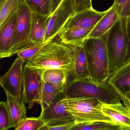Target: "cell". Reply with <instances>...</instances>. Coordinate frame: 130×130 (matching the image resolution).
<instances>
[{
  "instance_id": "obj_7",
  "label": "cell",
  "mask_w": 130,
  "mask_h": 130,
  "mask_svg": "<svg viewBox=\"0 0 130 130\" xmlns=\"http://www.w3.org/2000/svg\"><path fill=\"white\" fill-rule=\"evenodd\" d=\"M67 97L64 91L57 95L51 104L43 111L39 117L45 126H55L75 121L67 109Z\"/></svg>"
},
{
  "instance_id": "obj_32",
  "label": "cell",
  "mask_w": 130,
  "mask_h": 130,
  "mask_svg": "<svg viewBox=\"0 0 130 130\" xmlns=\"http://www.w3.org/2000/svg\"><path fill=\"white\" fill-rule=\"evenodd\" d=\"M62 0H51L52 14L59 6Z\"/></svg>"
},
{
  "instance_id": "obj_27",
  "label": "cell",
  "mask_w": 130,
  "mask_h": 130,
  "mask_svg": "<svg viewBox=\"0 0 130 130\" xmlns=\"http://www.w3.org/2000/svg\"><path fill=\"white\" fill-rule=\"evenodd\" d=\"M50 41L51 40L26 47L17 53L18 57L23 60L24 63L27 62L33 58L40 50Z\"/></svg>"
},
{
  "instance_id": "obj_13",
  "label": "cell",
  "mask_w": 130,
  "mask_h": 130,
  "mask_svg": "<svg viewBox=\"0 0 130 130\" xmlns=\"http://www.w3.org/2000/svg\"><path fill=\"white\" fill-rule=\"evenodd\" d=\"M102 111L113 124L122 127L124 130H130V110L123 103H102Z\"/></svg>"
},
{
  "instance_id": "obj_23",
  "label": "cell",
  "mask_w": 130,
  "mask_h": 130,
  "mask_svg": "<svg viewBox=\"0 0 130 130\" xmlns=\"http://www.w3.org/2000/svg\"><path fill=\"white\" fill-rule=\"evenodd\" d=\"M123 130V128L118 125L104 122H97L90 124H76L71 130Z\"/></svg>"
},
{
  "instance_id": "obj_34",
  "label": "cell",
  "mask_w": 130,
  "mask_h": 130,
  "mask_svg": "<svg viewBox=\"0 0 130 130\" xmlns=\"http://www.w3.org/2000/svg\"><path fill=\"white\" fill-rule=\"evenodd\" d=\"M123 95H124L125 97H126L128 98L130 100V92H129V93H127V94Z\"/></svg>"
},
{
  "instance_id": "obj_30",
  "label": "cell",
  "mask_w": 130,
  "mask_h": 130,
  "mask_svg": "<svg viewBox=\"0 0 130 130\" xmlns=\"http://www.w3.org/2000/svg\"><path fill=\"white\" fill-rule=\"evenodd\" d=\"M76 125L75 121L55 126H45L40 130H71Z\"/></svg>"
},
{
  "instance_id": "obj_3",
  "label": "cell",
  "mask_w": 130,
  "mask_h": 130,
  "mask_svg": "<svg viewBox=\"0 0 130 130\" xmlns=\"http://www.w3.org/2000/svg\"><path fill=\"white\" fill-rule=\"evenodd\" d=\"M64 91L67 98H90L104 104H117L123 99L122 95L107 82L100 84L90 79H73L68 82Z\"/></svg>"
},
{
  "instance_id": "obj_10",
  "label": "cell",
  "mask_w": 130,
  "mask_h": 130,
  "mask_svg": "<svg viewBox=\"0 0 130 130\" xmlns=\"http://www.w3.org/2000/svg\"><path fill=\"white\" fill-rule=\"evenodd\" d=\"M74 14L71 0H62L59 6L51 15L44 41L53 40L58 35L68 19Z\"/></svg>"
},
{
  "instance_id": "obj_29",
  "label": "cell",
  "mask_w": 130,
  "mask_h": 130,
  "mask_svg": "<svg viewBox=\"0 0 130 130\" xmlns=\"http://www.w3.org/2000/svg\"><path fill=\"white\" fill-rule=\"evenodd\" d=\"M118 5L120 17L130 16V0H114Z\"/></svg>"
},
{
  "instance_id": "obj_15",
  "label": "cell",
  "mask_w": 130,
  "mask_h": 130,
  "mask_svg": "<svg viewBox=\"0 0 130 130\" xmlns=\"http://www.w3.org/2000/svg\"><path fill=\"white\" fill-rule=\"evenodd\" d=\"M120 17L118 5L114 2L92 30L88 37H99L103 36L116 25Z\"/></svg>"
},
{
  "instance_id": "obj_11",
  "label": "cell",
  "mask_w": 130,
  "mask_h": 130,
  "mask_svg": "<svg viewBox=\"0 0 130 130\" xmlns=\"http://www.w3.org/2000/svg\"><path fill=\"white\" fill-rule=\"evenodd\" d=\"M18 7L0 27V59L13 55L11 47L16 30Z\"/></svg>"
},
{
  "instance_id": "obj_1",
  "label": "cell",
  "mask_w": 130,
  "mask_h": 130,
  "mask_svg": "<svg viewBox=\"0 0 130 130\" xmlns=\"http://www.w3.org/2000/svg\"><path fill=\"white\" fill-rule=\"evenodd\" d=\"M110 31L99 37H88L83 44L91 79L96 83H106L110 75L107 46Z\"/></svg>"
},
{
  "instance_id": "obj_4",
  "label": "cell",
  "mask_w": 130,
  "mask_h": 130,
  "mask_svg": "<svg viewBox=\"0 0 130 130\" xmlns=\"http://www.w3.org/2000/svg\"><path fill=\"white\" fill-rule=\"evenodd\" d=\"M102 104L95 98L85 97L67 98V109L74 118L76 124L97 122L113 124L111 120L102 112Z\"/></svg>"
},
{
  "instance_id": "obj_19",
  "label": "cell",
  "mask_w": 130,
  "mask_h": 130,
  "mask_svg": "<svg viewBox=\"0 0 130 130\" xmlns=\"http://www.w3.org/2000/svg\"><path fill=\"white\" fill-rule=\"evenodd\" d=\"M8 108L11 116L13 128H17L23 118L26 117V109L22 98L13 97L6 93Z\"/></svg>"
},
{
  "instance_id": "obj_18",
  "label": "cell",
  "mask_w": 130,
  "mask_h": 130,
  "mask_svg": "<svg viewBox=\"0 0 130 130\" xmlns=\"http://www.w3.org/2000/svg\"><path fill=\"white\" fill-rule=\"evenodd\" d=\"M94 27L69 28L61 31L58 35L61 43L68 46L82 45Z\"/></svg>"
},
{
  "instance_id": "obj_25",
  "label": "cell",
  "mask_w": 130,
  "mask_h": 130,
  "mask_svg": "<svg viewBox=\"0 0 130 130\" xmlns=\"http://www.w3.org/2000/svg\"><path fill=\"white\" fill-rule=\"evenodd\" d=\"M45 126L44 122L39 117H26L23 118L15 130H41Z\"/></svg>"
},
{
  "instance_id": "obj_35",
  "label": "cell",
  "mask_w": 130,
  "mask_h": 130,
  "mask_svg": "<svg viewBox=\"0 0 130 130\" xmlns=\"http://www.w3.org/2000/svg\"><path fill=\"white\" fill-rule=\"evenodd\" d=\"M4 0H0V4L3 2Z\"/></svg>"
},
{
  "instance_id": "obj_24",
  "label": "cell",
  "mask_w": 130,
  "mask_h": 130,
  "mask_svg": "<svg viewBox=\"0 0 130 130\" xmlns=\"http://www.w3.org/2000/svg\"><path fill=\"white\" fill-rule=\"evenodd\" d=\"M23 0H4L0 4V27Z\"/></svg>"
},
{
  "instance_id": "obj_17",
  "label": "cell",
  "mask_w": 130,
  "mask_h": 130,
  "mask_svg": "<svg viewBox=\"0 0 130 130\" xmlns=\"http://www.w3.org/2000/svg\"><path fill=\"white\" fill-rule=\"evenodd\" d=\"M73 55V68L69 75L73 79H91L87 59L83 46H69Z\"/></svg>"
},
{
  "instance_id": "obj_8",
  "label": "cell",
  "mask_w": 130,
  "mask_h": 130,
  "mask_svg": "<svg viewBox=\"0 0 130 130\" xmlns=\"http://www.w3.org/2000/svg\"><path fill=\"white\" fill-rule=\"evenodd\" d=\"M43 70L34 68L25 64L23 67V91L21 98L28 108L31 109L38 103L42 86Z\"/></svg>"
},
{
  "instance_id": "obj_9",
  "label": "cell",
  "mask_w": 130,
  "mask_h": 130,
  "mask_svg": "<svg viewBox=\"0 0 130 130\" xmlns=\"http://www.w3.org/2000/svg\"><path fill=\"white\" fill-rule=\"evenodd\" d=\"M24 63L17 57L8 71L0 78V85L5 92L18 98H22Z\"/></svg>"
},
{
  "instance_id": "obj_22",
  "label": "cell",
  "mask_w": 130,
  "mask_h": 130,
  "mask_svg": "<svg viewBox=\"0 0 130 130\" xmlns=\"http://www.w3.org/2000/svg\"><path fill=\"white\" fill-rule=\"evenodd\" d=\"M32 12L43 15H52L51 0H24Z\"/></svg>"
},
{
  "instance_id": "obj_33",
  "label": "cell",
  "mask_w": 130,
  "mask_h": 130,
  "mask_svg": "<svg viewBox=\"0 0 130 130\" xmlns=\"http://www.w3.org/2000/svg\"><path fill=\"white\" fill-rule=\"evenodd\" d=\"M123 99L122 101L123 104L129 108L130 110V100L128 98L125 97L124 95H123Z\"/></svg>"
},
{
  "instance_id": "obj_6",
  "label": "cell",
  "mask_w": 130,
  "mask_h": 130,
  "mask_svg": "<svg viewBox=\"0 0 130 130\" xmlns=\"http://www.w3.org/2000/svg\"><path fill=\"white\" fill-rule=\"evenodd\" d=\"M31 11L24 0L18 7V18L11 50L13 55L29 46V35L31 26Z\"/></svg>"
},
{
  "instance_id": "obj_21",
  "label": "cell",
  "mask_w": 130,
  "mask_h": 130,
  "mask_svg": "<svg viewBox=\"0 0 130 130\" xmlns=\"http://www.w3.org/2000/svg\"><path fill=\"white\" fill-rule=\"evenodd\" d=\"M62 92L63 91L50 83L45 82L42 80V86L38 102V104L40 105L42 111L45 110L51 104L55 97Z\"/></svg>"
},
{
  "instance_id": "obj_2",
  "label": "cell",
  "mask_w": 130,
  "mask_h": 130,
  "mask_svg": "<svg viewBox=\"0 0 130 130\" xmlns=\"http://www.w3.org/2000/svg\"><path fill=\"white\" fill-rule=\"evenodd\" d=\"M25 64L37 69H58L70 73L73 68L72 49L61 43L51 40Z\"/></svg>"
},
{
  "instance_id": "obj_16",
  "label": "cell",
  "mask_w": 130,
  "mask_h": 130,
  "mask_svg": "<svg viewBox=\"0 0 130 130\" xmlns=\"http://www.w3.org/2000/svg\"><path fill=\"white\" fill-rule=\"evenodd\" d=\"M107 82L122 95L130 92V59L110 74Z\"/></svg>"
},
{
  "instance_id": "obj_5",
  "label": "cell",
  "mask_w": 130,
  "mask_h": 130,
  "mask_svg": "<svg viewBox=\"0 0 130 130\" xmlns=\"http://www.w3.org/2000/svg\"><path fill=\"white\" fill-rule=\"evenodd\" d=\"M129 17H121L114 30L110 31L107 46L110 74L125 62L127 44V25Z\"/></svg>"
},
{
  "instance_id": "obj_14",
  "label": "cell",
  "mask_w": 130,
  "mask_h": 130,
  "mask_svg": "<svg viewBox=\"0 0 130 130\" xmlns=\"http://www.w3.org/2000/svg\"><path fill=\"white\" fill-rule=\"evenodd\" d=\"M51 17V15L47 16L32 12L29 37V46L45 42L47 27Z\"/></svg>"
},
{
  "instance_id": "obj_12",
  "label": "cell",
  "mask_w": 130,
  "mask_h": 130,
  "mask_svg": "<svg viewBox=\"0 0 130 130\" xmlns=\"http://www.w3.org/2000/svg\"><path fill=\"white\" fill-rule=\"evenodd\" d=\"M106 12L98 11L92 8L76 13L68 19L61 31L69 28L94 27Z\"/></svg>"
},
{
  "instance_id": "obj_31",
  "label": "cell",
  "mask_w": 130,
  "mask_h": 130,
  "mask_svg": "<svg viewBox=\"0 0 130 130\" xmlns=\"http://www.w3.org/2000/svg\"><path fill=\"white\" fill-rule=\"evenodd\" d=\"M127 44L125 62L130 59V16L127 25Z\"/></svg>"
},
{
  "instance_id": "obj_20",
  "label": "cell",
  "mask_w": 130,
  "mask_h": 130,
  "mask_svg": "<svg viewBox=\"0 0 130 130\" xmlns=\"http://www.w3.org/2000/svg\"><path fill=\"white\" fill-rule=\"evenodd\" d=\"M70 73L58 69L43 70L42 79L45 82H49L62 91H64L68 82Z\"/></svg>"
},
{
  "instance_id": "obj_26",
  "label": "cell",
  "mask_w": 130,
  "mask_h": 130,
  "mask_svg": "<svg viewBox=\"0 0 130 130\" xmlns=\"http://www.w3.org/2000/svg\"><path fill=\"white\" fill-rule=\"evenodd\" d=\"M13 128V122L7 102H0V130Z\"/></svg>"
},
{
  "instance_id": "obj_28",
  "label": "cell",
  "mask_w": 130,
  "mask_h": 130,
  "mask_svg": "<svg viewBox=\"0 0 130 130\" xmlns=\"http://www.w3.org/2000/svg\"><path fill=\"white\" fill-rule=\"evenodd\" d=\"M74 14L92 8V0H71Z\"/></svg>"
}]
</instances>
